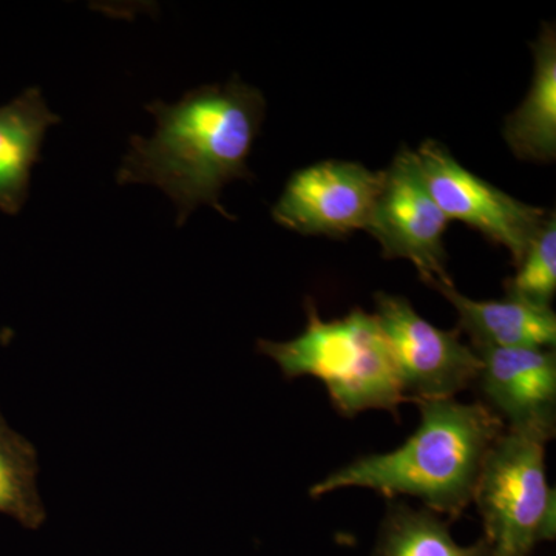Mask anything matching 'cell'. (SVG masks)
Here are the masks:
<instances>
[{
    "mask_svg": "<svg viewBox=\"0 0 556 556\" xmlns=\"http://www.w3.org/2000/svg\"><path fill=\"white\" fill-rule=\"evenodd\" d=\"M532 50L535 70L529 93L507 116L503 137L517 159L548 164L556 159L555 24H543Z\"/></svg>",
    "mask_w": 556,
    "mask_h": 556,
    "instance_id": "7c38bea8",
    "label": "cell"
},
{
    "mask_svg": "<svg viewBox=\"0 0 556 556\" xmlns=\"http://www.w3.org/2000/svg\"><path fill=\"white\" fill-rule=\"evenodd\" d=\"M306 316L302 334L285 342L258 340L260 353L273 358L287 379L320 380L339 415L386 409L397 417L407 397L393 350L375 314L354 308L327 321L308 302Z\"/></svg>",
    "mask_w": 556,
    "mask_h": 556,
    "instance_id": "3957f363",
    "label": "cell"
},
{
    "mask_svg": "<svg viewBox=\"0 0 556 556\" xmlns=\"http://www.w3.org/2000/svg\"><path fill=\"white\" fill-rule=\"evenodd\" d=\"M375 300V316L393 350L407 402L453 399L475 387L481 358L459 328L434 327L401 295L376 292Z\"/></svg>",
    "mask_w": 556,
    "mask_h": 556,
    "instance_id": "5b68a950",
    "label": "cell"
},
{
    "mask_svg": "<svg viewBox=\"0 0 556 556\" xmlns=\"http://www.w3.org/2000/svg\"><path fill=\"white\" fill-rule=\"evenodd\" d=\"M447 518L405 503L388 504L371 556H492L484 540L459 546Z\"/></svg>",
    "mask_w": 556,
    "mask_h": 556,
    "instance_id": "4fadbf2b",
    "label": "cell"
},
{
    "mask_svg": "<svg viewBox=\"0 0 556 556\" xmlns=\"http://www.w3.org/2000/svg\"><path fill=\"white\" fill-rule=\"evenodd\" d=\"M61 123L39 87L22 91L0 108V211L17 215L27 203L31 170L42 161L47 130Z\"/></svg>",
    "mask_w": 556,
    "mask_h": 556,
    "instance_id": "8fae6325",
    "label": "cell"
},
{
    "mask_svg": "<svg viewBox=\"0 0 556 556\" xmlns=\"http://www.w3.org/2000/svg\"><path fill=\"white\" fill-rule=\"evenodd\" d=\"M146 110L155 116V134L130 138L116 182L163 190L177 207L178 228L203 204L236 219L219 195L236 179L255 178L248 159L265 121L262 91L233 76L190 90L177 104L155 101Z\"/></svg>",
    "mask_w": 556,
    "mask_h": 556,
    "instance_id": "6da1fadb",
    "label": "cell"
},
{
    "mask_svg": "<svg viewBox=\"0 0 556 556\" xmlns=\"http://www.w3.org/2000/svg\"><path fill=\"white\" fill-rule=\"evenodd\" d=\"M415 404L420 424L401 447L357 457L311 486L309 495L361 486L388 500L416 497L448 521L463 517L482 464L506 428L481 402L463 404L453 397Z\"/></svg>",
    "mask_w": 556,
    "mask_h": 556,
    "instance_id": "7a4b0ae2",
    "label": "cell"
},
{
    "mask_svg": "<svg viewBox=\"0 0 556 556\" xmlns=\"http://www.w3.org/2000/svg\"><path fill=\"white\" fill-rule=\"evenodd\" d=\"M38 470L35 445L14 431L0 412V514L31 530L46 521L36 486Z\"/></svg>",
    "mask_w": 556,
    "mask_h": 556,
    "instance_id": "5bb4252c",
    "label": "cell"
},
{
    "mask_svg": "<svg viewBox=\"0 0 556 556\" xmlns=\"http://www.w3.org/2000/svg\"><path fill=\"white\" fill-rule=\"evenodd\" d=\"M444 295L459 317L463 334L471 346L547 348L555 350L556 316L554 309L522 300H473L460 294L452 281L431 285Z\"/></svg>",
    "mask_w": 556,
    "mask_h": 556,
    "instance_id": "30bf717a",
    "label": "cell"
},
{
    "mask_svg": "<svg viewBox=\"0 0 556 556\" xmlns=\"http://www.w3.org/2000/svg\"><path fill=\"white\" fill-rule=\"evenodd\" d=\"M448 223L420 175L415 152L402 146L382 170L367 232L379 241L383 257L408 260L431 287L452 281L444 247Z\"/></svg>",
    "mask_w": 556,
    "mask_h": 556,
    "instance_id": "52a82bcc",
    "label": "cell"
},
{
    "mask_svg": "<svg viewBox=\"0 0 556 556\" xmlns=\"http://www.w3.org/2000/svg\"><path fill=\"white\" fill-rule=\"evenodd\" d=\"M507 298L522 300L532 305L552 308L556 294V215L552 211L538 230L517 266V274L508 277Z\"/></svg>",
    "mask_w": 556,
    "mask_h": 556,
    "instance_id": "9a60e30c",
    "label": "cell"
},
{
    "mask_svg": "<svg viewBox=\"0 0 556 556\" xmlns=\"http://www.w3.org/2000/svg\"><path fill=\"white\" fill-rule=\"evenodd\" d=\"M380 185L382 170L354 161H320L291 175L273 218L302 236L343 239L368 229Z\"/></svg>",
    "mask_w": 556,
    "mask_h": 556,
    "instance_id": "ba28073f",
    "label": "cell"
},
{
    "mask_svg": "<svg viewBox=\"0 0 556 556\" xmlns=\"http://www.w3.org/2000/svg\"><path fill=\"white\" fill-rule=\"evenodd\" d=\"M481 404L504 428L548 442L556 434V353L547 348L473 346Z\"/></svg>",
    "mask_w": 556,
    "mask_h": 556,
    "instance_id": "9c48e42d",
    "label": "cell"
},
{
    "mask_svg": "<svg viewBox=\"0 0 556 556\" xmlns=\"http://www.w3.org/2000/svg\"><path fill=\"white\" fill-rule=\"evenodd\" d=\"M546 444L504 430L490 448L473 501L492 556H530L556 535V493L547 481Z\"/></svg>",
    "mask_w": 556,
    "mask_h": 556,
    "instance_id": "277c9868",
    "label": "cell"
},
{
    "mask_svg": "<svg viewBox=\"0 0 556 556\" xmlns=\"http://www.w3.org/2000/svg\"><path fill=\"white\" fill-rule=\"evenodd\" d=\"M431 197L448 222L466 223L510 252L515 266L548 217L546 208L522 203L471 174L441 142L427 139L415 152Z\"/></svg>",
    "mask_w": 556,
    "mask_h": 556,
    "instance_id": "8992f818",
    "label": "cell"
}]
</instances>
